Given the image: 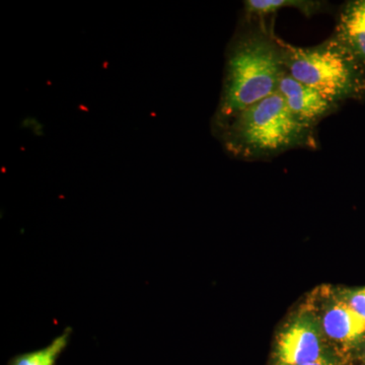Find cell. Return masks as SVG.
Masks as SVG:
<instances>
[{"instance_id": "1", "label": "cell", "mask_w": 365, "mask_h": 365, "mask_svg": "<svg viewBox=\"0 0 365 365\" xmlns=\"http://www.w3.org/2000/svg\"><path fill=\"white\" fill-rule=\"evenodd\" d=\"M267 18H247L237 28L225 54L220 103L211 128L278 91L287 73L282 40Z\"/></svg>"}, {"instance_id": "2", "label": "cell", "mask_w": 365, "mask_h": 365, "mask_svg": "<svg viewBox=\"0 0 365 365\" xmlns=\"http://www.w3.org/2000/svg\"><path fill=\"white\" fill-rule=\"evenodd\" d=\"M211 129L230 157L249 162L319 148L317 128L300 122L278 91Z\"/></svg>"}, {"instance_id": "3", "label": "cell", "mask_w": 365, "mask_h": 365, "mask_svg": "<svg viewBox=\"0 0 365 365\" xmlns=\"http://www.w3.org/2000/svg\"><path fill=\"white\" fill-rule=\"evenodd\" d=\"M282 45L287 73L297 81L338 105L365 97V67L334 34L311 47Z\"/></svg>"}, {"instance_id": "4", "label": "cell", "mask_w": 365, "mask_h": 365, "mask_svg": "<svg viewBox=\"0 0 365 365\" xmlns=\"http://www.w3.org/2000/svg\"><path fill=\"white\" fill-rule=\"evenodd\" d=\"M324 336L319 319L302 313L288 324L278 338L276 365H307L324 357Z\"/></svg>"}, {"instance_id": "5", "label": "cell", "mask_w": 365, "mask_h": 365, "mask_svg": "<svg viewBox=\"0 0 365 365\" xmlns=\"http://www.w3.org/2000/svg\"><path fill=\"white\" fill-rule=\"evenodd\" d=\"M278 93L284 98L288 109L307 126L317 128L319 122L339 110L340 105L331 102L311 86L300 83L290 74L281 78Z\"/></svg>"}, {"instance_id": "6", "label": "cell", "mask_w": 365, "mask_h": 365, "mask_svg": "<svg viewBox=\"0 0 365 365\" xmlns=\"http://www.w3.org/2000/svg\"><path fill=\"white\" fill-rule=\"evenodd\" d=\"M319 323L324 336L344 349L354 347L365 338V319L342 297L326 307Z\"/></svg>"}, {"instance_id": "7", "label": "cell", "mask_w": 365, "mask_h": 365, "mask_svg": "<svg viewBox=\"0 0 365 365\" xmlns=\"http://www.w3.org/2000/svg\"><path fill=\"white\" fill-rule=\"evenodd\" d=\"M333 34L365 67V0L343 4Z\"/></svg>"}, {"instance_id": "8", "label": "cell", "mask_w": 365, "mask_h": 365, "mask_svg": "<svg viewBox=\"0 0 365 365\" xmlns=\"http://www.w3.org/2000/svg\"><path fill=\"white\" fill-rule=\"evenodd\" d=\"M292 7L307 18L328 11L329 4L319 0H246L244 16L247 18H268L281 9Z\"/></svg>"}, {"instance_id": "9", "label": "cell", "mask_w": 365, "mask_h": 365, "mask_svg": "<svg viewBox=\"0 0 365 365\" xmlns=\"http://www.w3.org/2000/svg\"><path fill=\"white\" fill-rule=\"evenodd\" d=\"M71 335L72 329L66 328L49 345L36 351L18 355L9 361V365H55L60 355L66 349Z\"/></svg>"}, {"instance_id": "10", "label": "cell", "mask_w": 365, "mask_h": 365, "mask_svg": "<svg viewBox=\"0 0 365 365\" xmlns=\"http://www.w3.org/2000/svg\"><path fill=\"white\" fill-rule=\"evenodd\" d=\"M342 299L365 319V288L345 292Z\"/></svg>"}, {"instance_id": "11", "label": "cell", "mask_w": 365, "mask_h": 365, "mask_svg": "<svg viewBox=\"0 0 365 365\" xmlns=\"http://www.w3.org/2000/svg\"><path fill=\"white\" fill-rule=\"evenodd\" d=\"M307 365H340L338 362L333 361V360H330L327 359V357L324 356L317 361L312 362V364H309Z\"/></svg>"}, {"instance_id": "12", "label": "cell", "mask_w": 365, "mask_h": 365, "mask_svg": "<svg viewBox=\"0 0 365 365\" xmlns=\"http://www.w3.org/2000/svg\"><path fill=\"white\" fill-rule=\"evenodd\" d=\"M362 356H364V360L365 362V344H364V355H362Z\"/></svg>"}]
</instances>
